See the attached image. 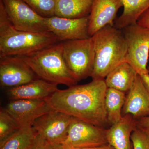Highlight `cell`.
<instances>
[{
    "mask_svg": "<svg viewBox=\"0 0 149 149\" xmlns=\"http://www.w3.org/2000/svg\"><path fill=\"white\" fill-rule=\"evenodd\" d=\"M104 79L93 80L55 92L45 100L52 109L100 127L108 123L105 100L107 89Z\"/></svg>",
    "mask_w": 149,
    "mask_h": 149,
    "instance_id": "cell-1",
    "label": "cell"
},
{
    "mask_svg": "<svg viewBox=\"0 0 149 149\" xmlns=\"http://www.w3.org/2000/svg\"><path fill=\"white\" fill-rule=\"evenodd\" d=\"M51 32L37 33L15 29L0 1V57H27L58 42Z\"/></svg>",
    "mask_w": 149,
    "mask_h": 149,
    "instance_id": "cell-2",
    "label": "cell"
},
{
    "mask_svg": "<svg viewBox=\"0 0 149 149\" xmlns=\"http://www.w3.org/2000/svg\"><path fill=\"white\" fill-rule=\"evenodd\" d=\"M93 37L95 58L93 80L105 79L116 67L126 62L127 45L122 29L108 25Z\"/></svg>",
    "mask_w": 149,
    "mask_h": 149,
    "instance_id": "cell-3",
    "label": "cell"
},
{
    "mask_svg": "<svg viewBox=\"0 0 149 149\" xmlns=\"http://www.w3.org/2000/svg\"><path fill=\"white\" fill-rule=\"evenodd\" d=\"M23 58L40 79L49 83L65 85L69 87L76 85L78 83L65 61L62 42H58Z\"/></svg>",
    "mask_w": 149,
    "mask_h": 149,
    "instance_id": "cell-4",
    "label": "cell"
},
{
    "mask_svg": "<svg viewBox=\"0 0 149 149\" xmlns=\"http://www.w3.org/2000/svg\"><path fill=\"white\" fill-rule=\"evenodd\" d=\"M62 42L65 61L75 80L91 77L95 58L93 37Z\"/></svg>",
    "mask_w": 149,
    "mask_h": 149,
    "instance_id": "cell-5",
    "label": "cell"
},
{
    "mask_svg": "<svg viewBox=\"0 0 149 149\" xmlns=\"http://www.w3.org/2000/svg\"><path fill=\"white\" fill-rule=\"evenodd\" d=\"M122 30L127 45L126 62L139 75L149 73V29L136 23Z\"/></svg>",
    "mask_w": 149,
    "mask_h": 149,
    "instance_id": "cell-6",
    "label": "cell"
},
{
    "mask_svg": "<svg viewBox=\"0 0 149 149\" xmlns=\"http://www.w3.org/2000/svg\"><path fill=\"white\" fill-rule=\"evenodd\" d=\"M10 23L20 31L37 33L50 32L45 18L40 16L23 0H0Z\"/></svg>",
    "mask_w": 149,
    "mask_h": 149,
    "instance_id": "cell-7",
    "label": "cell"
},
{
    "mask_svg": "<svg viewBox=\"0 0 149 149\" xmlns=\"http://www.w3.org/2000/svg\"><path fill=\"white\" fill-rule=\"evenodd\" d=\"M107 130L104 127L73 117L68 128L66 140L63 144L69 145L75 148H86L106 145L108 143Z\"/></svg>",
    "mask_w": 149,
    "mask_h": 149,
    "instance_id": "cell-8",
    "label": "cell"
},
{
    "mask_svg": "<svg viewBox=\"0 0 149 149\" xmlns=\"http://www.w3.org/2000/svg\"><path fill=\"white\" fill-rule=\"evenodd\" d=\"M73 118L69 115L52 109L36 119L32 127L50 143L63 144Z\"/></svg>",
    "mask_w": 149,
    "mask_h": 149,
    "instance_id": "cell-9",
    "label": "cell"
},
{
    "mask_svg": "<svg viewBox=\"0 0 149 149\" xmlns=\"http://www.w3.org/2000/svg\"><path fill=\"white\" fill-rule=\"evenodd\" d=\"M38 78L23 58L0 57V85L2 88L18 87Z\"/></svg>",
    "mask_w": 149,
    "mask_h": 149,
    "instance_id": "cell-10",
    "label": "cell"
},
{
    "mask_svg": "<svg viewBox=\"0 0 149 149\" xmlns=\"http://www.w3.org/2000/svg\"><path fill=\"white\" fill-rule=\"evenodd\" d=\"M45 23L49 31L60 42L91 37L89 33V16L70 19L55 16L45 18Z\"/></svg>",
    "mask_w": 149,
    "mask_h": 149,
    "instance_id": "cell-11",
    "label": "cell"
},
{
    "mask_svg": "<svg viewBox=\"0 0 149 149\" xmlns=\"http://www.w3.org/2000/svg\"><path fill=\"white\" fill-rule=\"evenodd\" d=\"M5 109L20 128L32 127L36 119L52 110L45 100H13Z\"/></svg>",
    "mask_w": 149,
    "mask_h": 149,
    "instance_id": "cell-12",
    "label": "cell"
},
{
    "mask_svg": "<svg viewBox=\"0 0 149 149\" xmlns=\"http://www.w3.org/2000/svg\"><path fill=\"white\" fill-rule=\"evenodd\" d=\"M122 0H94L89 15V33L91 37L108 25H114Z\"/></svg>",
    "mask_w": 149,
    "mask_h": 149,
    "instance_id": "cell-13",
    "label": "cell"
},
{
    "mask_svg": "<svg viewBox=\"0 0 149 149\" xmlns=\"http://www.w3.org/2000/svg\"><path fill=\"white\" fill-rule=\"evenodd\" d=\"M128 93L123 108V116L130 114L136 120L149 116V93L139 74Z\"/></svg>",
    "mask_w": 149,
    "mask_h": 149,
    "instance_id": "cell-14",
    "label": "cell"
},
{
    "mask_svg": "<svg viewBox=\"0 0 149 149\" xmlns=\"http://www.w3.org/2000/svg\"><path fill=\"white\" fill-rule=\"evenodd\" d=\"M58 90V85L38 78L7 91L12 100H45Z\"/></svg>",
    "mask_w": 149,
    "mask_h": 149,
    "instance_id": "cell-15",
    "label": "cell"
},
{
    "mask_svg": "<svg viewBox=\"0 0 149 149\" xmlns=\"http://www.w3.org/2000/svg\"><path fill=\"white\" fill-rule=\"evenodd\" d=\"M136 120L131 115L123 116L120 121L107 129L108 143L115 149H132L131 135L136 126Z\"/></svg>",
    "mask_w": 149,
    "mask_h": 149,
    "instance_id": "cell-16",
    "label": "cell"
},
{
    "mask_svg": "<svg viewBox=\"0 0 149 149\" xmlns=\"http://www.w3.org/2000/svg\"><path fill=\"white\" fill-rule=\"evenodd\" d=\"M126 62L123 63L109 73L104 79L107 88L126 93L132 88L137 75Z\"/></svg>",
    "mask_w": 149,
    "mask_h": 149,
    "instance_id": "cell-17",
    "label": "cell"
},
{
    "mask_svg": "<svg viewBox=\"0 0 149 149\" xmlns=\"http://www.w3.org/2000/svg\"><path fill=\"white\" fill-rule=\"evenodd\" d=\"M94 0H56L55 16L70 19L89 16Z\"/></svg>",
    "mask_w": 149,
    "mask_h": 149,
    "instance_id": "cell-18",
    "label": "cell"
},
{
    "mask_svg": "<svg viewBox=\"0 0 149 149\" xmlns=\"http://www.w3.org/2000/svg\"><path fill=\"white\" fill-rule=\"evenodd\" d=\"M123 10L116 19L114 26L122 29L130 24L137 23L140 16L149 8V0H122Z\"/></svg>",
    "mask_w": 149,
    "mask_h": 149,
    "instance_id": "cell-19",
    "label": "cell"
},
{
    "mask_svg": "<svg viewBox=\"0 0 149 149\" xmlns=\"http://www.w3.org/2000/svg\"><path fill=\"white\" fill-rule=\"evenodd\" d=\"M125 97L124 92L112 88L107 89L105 104L108 122L111 125L117 123L122 118V109Z\"/></svg>",
    "mask_w": 149,
    "mask_h": 149,
    "instance_id": "cell-20",
    "label": "cell"
},
{
    "mask_svg": "<svg viewBox=\"0 0 149 149\" xmlns=\"http://www.w3.org/2000/svg\"><path fill=\"white\" fill-rule=\"evenodd\" d=\"M37 134L33 127L20 128L0 144V149H31Z\"/></svg>",
    "mask_w": 149,
    "mask_h": 149,
    "instance_id": "cell-21",
    "label": "cell"
},
{
    "mask_svg": "<svg viewBox=\"0 0 149 149\" xmlns=\"http://www.w3.org/2000/svg\"><path fill=\"white\" fill-rule=\"evenodd\" d=\"M20 129L13 118L5 108L0 110V144L2 143L14 133Z\"/></svg>",
    "mask_w": 149,
    "mask_h": 149,
    "instance_id": "cell-22",
    "label": "cell"
},
{
    "mask_svg": "<svg viewBox=\"0 0 149 149\" xmlns=\"http://www.w3.org/2000/svg\"><path fill=\"white\" fill-rule=\"evenodd\" d=\"M36 13L44 18L55 16L56 0H23Z\"/></svg>",
    "mask_w": 149,
    "mask_h": 149,
    "instance_id": "cell-23",
    "label": "cell"
},
{
    "mask_svg": "<svg viewBox=\"0 0 149 149\" xmlns=\"http://www.w3.org/2000/svg\"><path fill=\"white\" fill-rule=\"evenodd\" d=\"M133 149H149V127L136 126L131 133Z\"/></svg>",
    "mask_w": 149,
    "mask_h": 149,
    "instance_id": "cell-24",
    "label": "cell"
},
{
    "mask_svg": "<svg viewBox=\"0 0 149 149\" xmlns=\"http://www.w3.org/2000/svg\"><path fill=\"white\" fill-rule=\"evenodd\" d=\"M50 143L37 134L31 149H49Z\"/></svg>",
    "mask_w": 149,
    "mask_h": 149,
    "instance_id": "cell-25",
    "label": "cell"
},
{
    "mask_svg": "<svg viewBox=\"0 0 149 149\" xmlns=\"http://www.w3.org/2000/svg\"><path fill=\"white\" fill-rule=\"evenodd\" d=\"M137 23L141 26L149 29V8L140 16Z\"/></svg>",
    "mask_w": 149,
    "mask_h": 149,
    "instance_id": "cell-26",
    "label": "cell"
},
{
    "mask_svg": "<svg viewBox=\"0 0 149 149\" xmlns=\"http://www.w3.org/2000/svg\"><path fill=\"white\" fill-rule=\"evenodd\" d=\"M136 126L149 127V116L141 118L136 120Z\"/></svg>",
    "mask_w": 149,
    "mask_h": 149,
    "instance_id": "cell-27",
    "label": "cell"
},
{
    "mask_svg": "<svg viewBox=\"0 0 149 149\" xmlns=\"http://www.w3.org/2000/svg\"><path fill=\"white\" fill-rule=\"evenodd\" d=\"M140 75L145 87L149 93V73Z\"/></svg>",
    "mask_w": 149,
    "mask_h": 149,
    "instance_id": "cell-28",
    "label": "cell"
},
{
    "mask_svg": "<svg viewBox=\"0 0 149 149\" xmlns=\"http://www.w3.org/2000/svg\"><path fill=\"white\" fill-rule=\"evenodd\" d=\"M76 149H115L112 146L108 143L100 146L93 147V148H75Z\"/></svg>",
    "mask_w": 149,
    "mask_h": 149,
    "instance_id": "cell-29",
    "label": "cell"
},
{
    "mask_svg": "<svg viewBox=\"0 0 149 149\" xmlns=\"http://www.w3.org/2000/svg\"><path fill=\"white\" fill-rule=\"evenodd\" d=\"M49 149H65L63 145L61 144L50 143Z\"/></svg>",
    "mask_w": 149,
    "mask_h": 149,
    "instance_id": "cell-30",
    "label": "cell"
},
{
    "mask_svg": "<svg viewBox=\"0 0 149 149\" xmlns=\"http://www.w3.org/2000/svg\"><path fill=\"white\" fill-rule=\"evenodd\" d=\"M63 145L64 146L65 149H76L72 146H70V145H67V144H63Z\"/></svg>",
    "mask_w": 149,
    "mask_h": 149,
    "instance_id": "cell-31",
    "label": "cell"
},
{
    "mask_svg": "<svg viewBox=\"0 0 149 149\" xmlns=\"http://www.w3.org/2000/svg\"><path fill=\"white\" fill-rule=\"evenodd\" d=\"M148 70L149 73V64L148 65Z\"/></svg>",
    "mask_w": 149,
    "mask_h": 149,
    "instance_id": "cell-32",
    "label": "cell"
}]
</instances>
